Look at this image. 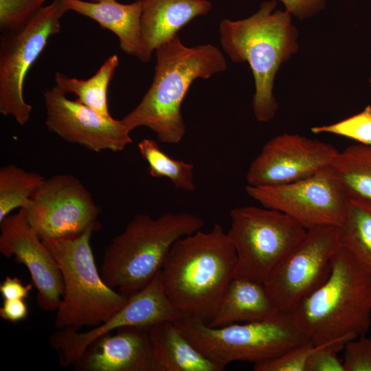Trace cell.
<instances>
[{"instance_id":"cell-24","label":"cell","mask_w":371,"mask_h":371,"mask_svg":"<svg viewBox=\"0 0 371 371\" xmlns=\"http://www.w3.org/2000/svg\"><path fill=\"white\" fill-rule=\"evenodd\" d=\"M332 166L350 196L371 201V146L351 145L339 152Z\"/></svg>"},{"instance_id":"cell-5","label":"cell","mask_w":371,"mask_h":371,"mask_svg":"<svg viewBox=\"0 0 371 371\" xmlns=\"http://www.w3.org/2000/svg\"><path fill=\"white\" fill-rule=\"evenodd\" d=\"M276 0L265 1L248 18L223 19L219 25L221 43L233 62H247L252 71L256 92L253 109L256 120L267 122L276 114L273 80L281 63L297 49V32L291 14L276 10Z\"/></svg>"},{"instance_id":"cell-18","label":"cell","mask_w":371,"mask_h":371,"mask_svg":"<svg viewBox=\"0 0 371 371\" xmlns=\"http://www.w3.org/2000/svg\"><path fill=\"white\" fill-rule=\"evenodd\" d=\"M211 9L209 0H143L138 59L148 62L158 46L196 17L207 14Z\"/></svg>"},{"instance_id":"cell-25","label":"cell","mask_w":371,"mask_h":371,"mask_svg":"<svg viewBox=\"0 0 371 371\" xmlns=\"http://www.w3.org/2000/svg\"><path fill=\"white\" fill-rule=\"evenodd\" d=\"M45 178L15 164L0 168V222L16 209L24 208Z\"/></svg>"},{"instance_id":"cell-35","label":"cell","mask_w":371,"mask_h":371,"mask_svg":"<svg viewBox=\"0 0 371 371\" xmlns=\"http://www.w3.org/2000/svg\"><path fill=\"white\" fill-rule=\"evenodd\" d=\"M102 1V0H91V1H93V2H97V1Z\"/></svg>"},{"instance_id":"cell-22","label":"cell","mask_w":371,"mask_h":371,"mask_svg":"<svg viewBox=\"0 0 371 371\" xmlns=\"http://www.w3.org/2000/svg\"><path fill=\"white\" fill-rule=\"evenodd\" d=\"M338 228L341 245L353 255L371 280V201L351 196Z\"/></svg>"},{"instance_id":"cell-23","label":"cell","mask_w":371,"mask_h":371,"mask_svg":"<svg viewBox=\"0 0 371 371\" xmlns=\"http://www.w3.org/2000/svg\"><path fill=\"white\" fill-rule=\"evenodd\" d=\"M119 58L109 56L93 76L87 79H78L56 72V86L66 94L72 93L76 100L105 117H111L108 106V89L117 67Z\"/></svg>"},{"instance_id":"cell-11","label":"cell","mask_w":371,"mask_h":371,"mask_svg":"<svg viewBox=\"0 0 371 371\" xmlns=\"http://www.w3.org/2000/svg\"><path fill=\"white\" fill-rule=\"evenodd\" d=\"M340 247L338 227L307 229L263 283L275 306L293 313L304 298L327 279Z\"/></svg>"},{"instance_id":"cell-9","label":"cell","mask_w":371,"mask_h":371,"mask_svg":"<svg viewBox=\"0 0 371 371\" xmlns=\"http://www.w3.org/2000/svg\"><path fill=\"white\" fill-rule=\"evenodd\" d=\"M69 10L63 0L43 7L20 30L0 38V113L20 125L30 119L32 106L24 98L26 76L52 36L61 28Z\"/></svg>"},{"instance_id":"cell-34","label":"cell","mask_w":371,"mask_h":371,"mask_svg":"<svg viewBox=\"0 0 371 371\" xmlns=\"http://www.w3.org/2000/svg\"><path fill=\"white\" fill-rule=\"evenodd\" d=\"M28 307L24 299L3 300L0 316L3 319L17 323L27 318Z\"/></svg>"},{"instance_id":"cell-8","label":"cell","mask_w":371,"mask_h":371,"mask_svg":"<svg viewBox=\"0 0 371 371\" xmlns=\"http://www.w3.org/2000/svg\"><path fill=\"white\" fill-rule=\"evenodd\" d=\"M229 216L227 234L236 253V278L264 283L307 232L287 214L265 207H237Z\"/></svg>"},{"instance_id":"cell-7","label":"cell","mask_w":371,"mask_h":371,"mask_svg":"<svg viewBox=\"0 0 371 371\" xmlns=\"http://www.w3.org/2000/svg\"><path fill=\"white\" fill-rule=\"evenodd\" d=\"M174 323L204 356L225 368L237 361L260 363L309 341L293 313L283 311L262 320L221 327L188 317Z\"/></svg>"},{"instance_id":"cell-3","label":"cell","mask_w":371,"mask_h":371,"mask_svg":"<svg viewBox=\"0 0 371 371\" xmlns=\"http://www.w3.org/2000/svg\"><path fill=\"white\" fill-rule=\"evenodd\" d=\"M315 345L344 343L366 335L371 326V280L341 245L327 279L293 312Z\"/></svg>"},{"instance_id":"cell-16","label":"cell","mask_w":371,"mask_h":371,"mask_svg":"<svg viewBox=\"0 0 371 371\" xmlns=\"http://www.w3.org/2000/svg\"><path fill=\"white\" fill-rule=\"evenodd\" d=\"M0 253L14 257L28 270L37 291L36 302L46 311H56L64 292L63 280L53 254L19 209L0 222Z\"/></svg>"},{"instance_id":"cell-1","label":"cell","mask_w":371,"mask_h":371,"mask_svg":"<svg viewBox=\"0 0 371 371\" xmlns=\"http://www.w3.org/2000/svg\"><path fill=\"white\" fill-rule=\"evenodd\" d=\"M236 253L227 232L218 223L181 237L172 245L161 270L171 303L183 317L208 324L234 278Z\"/></svg>"},{"instance_id":"cell-20","label":"cell","mask_w":371,"mask_h":371,"mask_svg":"<svg viewBox=\"0 0 371 371\" xmlns=\"http://www.w3.org/2000/svg\"><path fill=\"white\" fill-rule=\"evenodd\" d=\"M153 371H222L225 367L204 356L174 322L148 328Z\"/></svg>"},{"instance_id":"cell-15","label":"cell","mask_w":371,"mask_h":371,"mask_svg":"<svg viewBox=\"0 0 371 371\" xmlns=\"http://www.w3.org/2000/svg\"><path fill=\"white\" fill-rule=\"evenodd\" d=\"M338 153L335 147L317 139L295 134L278 135L251 161L247 185L275 186L302 180L332 166Z\"/></svg>"},{"instance_id":"cell-27","label":"cell","mask_w":371,"mask_h":371,"mask_svg":"<svg viewBox=\"0 0 371 371\" xmlns=\"http://www.w3.org/2000/svg\"><path fill=\"white\" fill-rule=\"evenodd\" d=\"M313 133H330L354 139L371 146V106L361 112L338 122L311 128Z\"/></svg>"},{"instance_id":"cell-19","label":"cell","mask_w":371,"mask_h":371,"mask_svg":"<svg viewBox=\"0 0 371 371\" xmlns=\"http://www.w3.org/2000/svg\"><path fill=\"white\" fill-rule=\"evenodd\" d=\"M63 1L69 11L88 17L112 32L117 37L122 50L138 58L141 49L143 0L130 3H122L118 0Z\"/></svg>"},{"instance_id":"cell-26","label":"cell","mask_w":371,"mask_h":371,"mask_svg":"<svg viewBox=\"0 0 371 371\" xmlns=\"http://www.w3.org/2000/svg\"><path fill=\"white\" fill-rule=\"evenodd\" d=\"M137 147L142 157L148 164L150 176L168 178L175 187L182 190L193 192L195 190L192 164L172 159L153 139H144L138 143Z\"/></svg>"},{"instance_id":"cell-32","label":"cell","mask_w":371,"mask_h":371,"mask_svg":"<svg viewBox=\"0 0 371 371\" xmlns=\"http://www.w3.org/2000/svg\"><path fill=\"white\" fill-rule=\"evenodd\" d=\"M285 10L300 19L308 17L322 10L326 0H278Z\"/></svg>"},{"instance_id":"cell-12","label":"cell","mask_w":371,"mask_h":371,"mask_svg":"<svg viewBox=\"0 0 371 371\" xmlns=\"http://www.w3.org/2000/svg\"><path fill=\"white\" fill-rule=\"evenodd\" d=\"M23 209L43 240L71 238L100 227V207L85 185L69 174L45 179Z\"/></svg>"},{"instance_id":"cell-14","label":"cell","mask_w":371,"mask_h":371,"mask_svg":"<svg viewBox=\"0 0 371 371\" xmlns=\"http://www.w3.org/2000/svg\"><path fill=\"white\" fill-rule=\"evenodd\" d=\"M47 129L63 139L89 150L121 151L133 139L122 120L105 117L78 100H72L56 85L43 91Z\"/></svg>"},{"instance_id":"cell-4","label":"cell","mask_w":371,"mask_h":371,"mask_svg":"<svg viewBox=\"0 0 371 371\" xmlns=\"http://www.w3.org/2000/svg\"><path fill=\"white\" fill-rule=\"evenodd\" d=\"M203 225L200 216L190 212H166L157 218L137 214L104 249L100 269L103 280L130 297L161 271L177 240Z\"/></svg>"},{"instance_id":"cell-28","label":"cell","mask_w":371,"mask_h":371,"mask_svg":"<svg viewBox=\"0 0 371 371\" xmlns=\"http://www.w3.org/2000/svg\"><path fill=\"white\" fill-rule=\"evenodd\" d=\"M48 0H0V31L17 32L45 5Z\"/></svg>"},{"instance_id":"cell-10","label":"cell","mask_w":371,"mask_h":371,"mask_svg":"<svg viewBox=\"0 0 371 371\" xmlns=\"http://www.w3.org/2000/svg\"><path fill=\"white\" fill-rule=\"evenodd\" d=\"M245 192L262 207L282 212L306 229L339 227L350 194L334 168H324L295 182L245 186Z\"/></svg>"},{"instance_id":"cell-13","label":"cell","mask_w":371,"mask_h":371,"mask_svg":"<svg viewBox=\"0 0 371 371\" xmlns=\"http://www.w3.org/2000/svg\"><path fill=\"white\" fill-rule=\"evenodd\" d=\"M182 317L165 292L160 271L108 320L85 332L72 328L56 330L49 342L58 353L62 366H75L92 342L113 330L128 326L150 328L162 322H175Z\"/></svg>"},{"instance_id":"cell-30","label":"cell","mask_w":371,"mask_h":371,"mask_svg":"<svg viewBox=\"0 0 371 371\" xmlns=\"http://www.w3.org/2000/svg\"><path fill=\"white\" fill-rule=\"evenodd\" d=\"M343 350L345 371H371V339L363 335L350 340Z\"/></svg>"},{"instance_id":"cell-29","label":"cell","mask_w":371,"mask_h":371,"mask_svg":"<svg viewBox=\"0 0 371 371\" xmlns=\"http://www.w3.org/2000/svg\"><path fill=\"white\" fill-rule=\"evenodd\" d=\"M311 341L297 346L280 356L253 366L254 371H306V363L316 348Z\"/></svg>"},{"instance_id":"cell-21","label":"cell","mask_w":371,"mask_h":371,"mask_svg":"<svg viewBox=\"0 0 371 371\" xmlns=\"http://www.w3.org/2000/svg\"><path fill=\"white\" fill-rule=\"evenodd\" d=\"M279 310L262 282L234 278L226 289L216 314L207 324L221 327L267 319Z\"/></svg>"},{"instance_id":"cell-2","label":"cell","mask_w":371,"mask_h":371,"mask_svg":"<svg viewBox=\"0 0 371 371\" xmlns=\"http://www.w3.org/2000/svg\"><path fill=\"white\" fill-rule=\"evenodd\" d=\"M153 82L139 103L122 121L131 132L145 126L159 142L177 144L186 134L181 104L194 80L223 71L225 59L219 49L207 44L188 47L177 34L155 49Z\"/></svg>"},{"instance_id":"cell-36","label":"cell","mask_w":371,"mask_h":371,"mask_svg":"<svg viewBox=\"0 0 371 371\" xmlns=\"http://www.w3.org/2000/svg\"><path fill=\"white\" fill-rule=\"evenodd\" d=\"M370 85H371V78H370Z\"/></svg>"},{"instance_id":"cell-31","label":"cell","mask_w":371,"mask_h":371,"mask_svg":"<svg viewBox=\"0 0 371 371\" xmlns=\"http://www.w3.org/2000/svg\"><path fill=\"white\" fill-rule=\"evenodd\" d=\"M344 343H330L317 346L306 363V371H345L342 359L338 357Z\"/></svg>"},{"instance_id":"cell-6","label":"cell","mask_w":371,"mask_h":371,"mask_svg":"<svg viewBox=\"0 0 371 371\" xmlns=\"http://www.w3.org/2000/svg\"><path fill=\"white\" fill-rule=\"evenodd\" d=\"M93 229L71 238L43 240L60 269L64 292L54 328L95 327L120 311L129 297L103 280L91 246Z\"/></svg>"},{"instance_id":"cell-17","label":"cell","mask_w":371,"mask_h":371,"mask_svg":"<svg viewBox=\"0 0 371 371\" xmlns=\"http://www.w3.org/2000/svg\"><path fill=\"white\" fill-rule=\"evenodd\" d=\"M74 367L80 371H153L148 328L123 327L99 337Z\"/></svg>"},{"instance_id":"cell-33","label":"cell","mask_w":371,"mask_h":371,"mask_svg":"<svg viewBox=\"0 0 371 371\" xmlns=\"http://www.w3.org/2000/svg\"><path fill=\"white\" fill-rule=\"evenodd\" d=\"M32 287V284L25 285L16 277L6 276L0 284V293L3 300H25L29 296Z\"/></svg>"}]
</instances>
